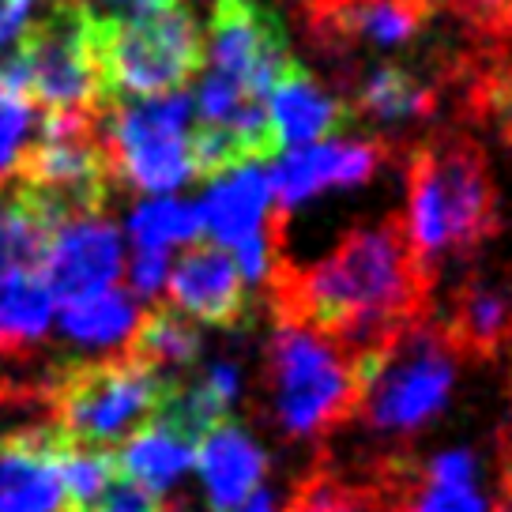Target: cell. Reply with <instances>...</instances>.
I'll use <instances>...</instances> for the list:
<instances>
[{
  "label": "cell",
  "instance_id": "5bb4252c",
  "mask_svg": "<svg viewBox=\"0 0 512 512\" xmlns=\"http://www.w3.org/2000/svg\"><path fill=\"white\" fill-rule=\"evenodd\" d=\"M166 283H170L177 313H185V317L215 324V328H234L245 320L249 287L241 279L234 256L215 241H192L189 249L177 256Z\"/></svg>",
  "mask_w": 512,
  "mask_h": 512
},
{
  "label": "cell",
  "instance_id": "44dd1931",
  "mask_svg": "<svg viewBox=\"0 0 512 512\" xmlns=\"http://www.w3.org/2000/svg\"><path fill=\"white\" fill-rule=\"evenodd\" d=\"M53 320V294L38 272H16L0 279V347L8 358H23L31 343L46 336Z\"/></svg>",
  "mask_w": 512,
  "mask_h": 512
},
{
  "label": "cell",
  "instance_id": "6da1fadb",
  "mask_svg": "<svg viewBox=\"0 0 512 512\" xmlns=\"http://www.w3.org/2000/svg\"><path fill=\"white\" fill-rule=\"evenodd\" d=\"M422 275L400 219L358 226L328 256L283 279V317L302 320L351 354L392 339L415 317Z\"/></svg>",
  "mask_w": 512,
  "mask_h": 512
},
{
  "label": "cell",
  "instance_id": "1f68e13d",
  "mask_svg": "<svg viewBox=\"0 0 512 512\" xmlns=\"http://www.w3.org/2000/svg\"><path fill=\"white\" fill-rule=\"evenodd\" d=\"M490 106H494V113L501 117V125L512 132V68L494 83V91H490Z\"/></svg>",
  "mask_w": 512,
  "mask_h": 512
},
{
  "label": "cell",
  "instance_id": "7c38bea8",
  "mask_svg": "<svg viewBox=\"0 0 512 512\" xmlns=\"http://www.w3.org/2000/svg\"><path fill=\"white\" fill-rule=\"evenodd\" d=\"M38 275L49 294H61L64 302L110 290L121 275V230L102 215L61 223L49 234Z\"/></svg>",
  "mask_w": 512,
  "mask_h": 512
},
{
  "label": "cell",
  "instance_id": "7402d4cb",
  "mask_svg": "<svg viewBox=\"0 0 512 512\" xmlns=\"http://www.w3.org/2000/svg\"><path fill=\"white\" fill-rule=\"evenodd\" d=\"M512 336V290L497 283H471L456 302L448 343L471 354L501 351Z\"/></svg>",
  "mask_w": 512,
  "mask_h": 512
},
{
  "label": "cell",
  "instance_id": "7a4b0ae2",
  "mask_svg": "<svg viewBox=\"0 0 512 512\" xmlns=\"http://www.w3.org/2000/svg\"><path fill=\"white\" fill-rule=\"evenodd\" d=\"M494 230V185L486 159L467 140H437L422 147L411 162L407 189V249L415 272L441 268L464 256Z\"/></svg>",
  "mask_w": 512,
  "mask_h": 512
},
{
  "label": "cell",
  "instance_id": "9a60e30c",
  "mask_svg": "<svg viewBox=\"0 0 512 512\" xmlns=\"http://www.w3.org/2000/svg\"><path fill=\"white\" fill-rule=\"evenodd\" d=\"M264 113L272 125L275 151L324 144L339 136L354 117L351 106L328 95L298 61H290L287 72L272 83V91L264 98Z\"/></svg>",
  "mask_w": 512,
  "mask_h": 512
},
{
  "label": "cell",
  "instance_id": "ac0fdd59",
  "mask_svg": "<svg viewBox=\"0 0 512 512\" xmlns=\"http://www.w3.org/2000/svg\"><path fill=\"white\" fill-rule=\"evenodd\" d=\"M117 448H121V452H113L117 475L140 482L155 494L174 486L196 460V441H189L185 433H177L174 426H166L159 418H151Z\"/></svg>",
  "mask_w": 512,
  "mask_h": 512
},
{
  "label": "cell",
  "instance_id": "cb8c5ba5",
  "mask_svg": "<svg viewBox=\"0 0 512 512\" xmlns=\"http://www.w3.org/2000/svg\"><path fill=\"white\" fill-rule=\"evenodd\" d=\"M140 309L125 290H102L91 298H72L61 305V332L83 347H113L128 343Z\"/></svg>",
  "mask_w": 512,
  "mask_h": 512
},
{
  "label": "cell",
  "instance_id": "2e32d148",
  "mask_svg": "<svg viewBox=\"0 0 512 512\" xmlns=\"http://www.w3.org/2000/svg\"><path fill=\"white\" fill-rule=\"evenodd\" d=\"M196 467H200V479H204L208 509L238 512L249 497L264 490L268 456L245 426H238L234 418H223L196 445Z\"/></svg>",
  "mask_w": 512,
  "mask_h": 512
},
{
  "label": "cell",
  "instance_id": "277c9868",
  "mask_svg": "<svg viewBox=\"0 0 512 512\" xmlns=\"http://www.w3.org/2000/svg\"><path fill=\"white\" fill-rule=\"evenodd\" d=\"M170 384L174 377H159L125 354L80 358L42 388L46 422L72 445L110 452L155 418Z\"/></svg>",
  "mask_w": 512,
  "mask_h": 512
},
{
  "label": "cell",
  "instance_id": "52a82bcc",
  "mask_svg": "<svg viewBox=\"0 0 512 512\" xmlns=\"http://www.w3.org/2000/svg\"><path fill=\"white\" fill-rule=\"evenodd\" d=\"M189 132V91L102 102V147L110 174L140 192H174L192 181Z\"/></svg>",
  "mask_w": 512,
  "mask_h": 512
},
{
  "label": "cell",
  "instance_id": "f1b7e54d",
  "mask_svg": "<svg viewBox=\"0 0 512 512\" xmlns=\"http://www.w3.org/2000/svg\"><path fill=\"white\" fill-rule=\"evenodd\" d=\"M166 275H170V256L166 249H136L132 264H128V287L140 298H159V290L166 287Z\"/></svg>",
  "mask_w": 512,
  "mask_h": 512
},
{
  "label": "cell",
  "instance_id": "ba28073f",
  "mask_svg": "<svg viewBox=\"0 0 512 512\" xmlns=\"http://www.w3.org/2000/svg\"><path fill=\"white\" fill-rule=\"evenodd\" d=\"M8 57L16 61L23 95L42 102L49 113L102 106L95 61L87 49V8L80 0L61 4L46 19L23 27L16 53Z\"/></svg>",
  "mask_w": 512,
  "mask_h": 512
},
{
  "label": "cell",
  "instance_id": "603a6c76",
  "mask_svg": "<svg viewBox=\"0 0 512 512\" xmlns=\"http://www.w3.org/2000/svg\"><path fill=\"white\" fill-rule=\"evenodd\" d=\"M430 106L433 91L422 76L403 64H381L362 80L351 110L366 113L369 121H381V125H403V121L426 117Z\"/></svg>",
  "mask_w": 512,
  "mask_h": 512
},
{
  "label": "cell",
  "instance_id": "e575fe53",
  "mask_svg": "<svg viewBox=\"0 0 512 512\" xmlns=\"http://www.w3.org/2000/svg\"><path fill=\"white\" fill-rule=\"evenodd\" d=\"M509 479H512V441H509Z\"/></svg>",
  "mask_w": 512,
  "mask_h": 512
},
{
  "label": "cell",
  "instance_id": "f546056e",
  "mask_svg": "<svg viewBox=\"0 0 512 512\" xmlns=\"http://www.w3.org/2000/svg\"><path fill=\"white\" fill-rule=\"evenodd\" d=\"M456 12H464L467 19H475L482 27H497L509 31L512 23V0H448Z\"/></svg>",
  "mask_w": 512,
  "mask_h": 512
},
{
  "label": "cell",
  "instance_id": "4316f807",
  "mask_svg": "<svg viewBox=\"0 0 512 512\" xmlns=\"http://www.w3.org/2000/svg\"><path fill=\"white\" fill-rule=\"evenodd\" d=\"M31 132H34V106L31 98L0 83V189L16 177L19 162L31 147Z\"/></svg>",
  "mask_w": 512,
  "mask_h": 512
},
{
  "label": "cell",
  "instance_id": "4dcf8cb0",
  "mask_svg": "<svg viewBox=\"0 0 512 512\" xmlns=\"http://www.w3.org/2000/svg\"><path fill=\"white\" fill-rule=\"evenodd\" d=\"M31 8L34 0H0V49L23 34L27 19H31Z\"/></svg>",
  "mask_w": 512,
  "mask_h": 512
},
{
  "label": "cell",
  "instance_id": "9c48e42d",
  "mask_svg": "<svg viewBox=\"0 0 512 512\" xmlns=\"http://www.w3.org/2000/svg\"><path fill=\"white\" fill-rule=\"evenodd\" d=\"M211 76L234 83L245 95L268 98L272 83L294 61L283 23L264 0H215L208 34Z\"/></svg>",
  "mask_w": 512,
  "mask_h": 512
},
{
  "label": "cell",
  "instance_id": "4fadbf2b",
  "mask_svg": "<svg viewBox=\"0 0 512 512\" xmlns=\"http://www.w3.org/2000/svg\"><path fill=\"white\" fill-rule=\"evenodd\" d=\"M64 445L49 422L0 437V512H64Z\"/></svg>",
  "mask_w": 512,
  "mask_h": 512
},
{
  "label": "cell",
  "instance_id": "ffe728a7",
  "mask_svg": "<svg viewBox=\"0 0 512 512\" xmlns=\"http://www.w3.org/2000/svg\"><path fill=\"white\" fill-rule=\"evenodd\" d=\"M403 512H497L494 501L479 490V456L471 448L437 452L418 490Z\"/></svg>",
  "mask_w": 512,
  "mask_h": 512
},
{
  "label": "cell",
  "instance_id": "e0dca14e",
  "mask_svg": "<svg viewBox=\"0 0 512 512\" xmlns=\"http://www.w3.org/2000/svg\"><path fill=\"white\" fill-rule=\"evenodd\" d=\"M196 211H200V230H208L215 245H223V249H234L241 241L272 230L268 174L256 166H241V170L215 177Z\"/></svg>",
  "mask_w": 512,
  "mask_h": 512
},
{
  "label": "cell",
  "instance_id": "d4e9b609",
  "mask_svg": "<svg viewBox=\"0 0 512 512\" xmlns=\"http://www.w3.org/2000/svg\"><path fill=\"white\" fill-rule=\"evenodd\" d=\"M53 226L19 189L0 192V279L16 272H38Z\"/></svg>",
  "mask_w": 512,
  "mask_h": 512
},
{
  "label": "cell",
  "instance_id": "d590c367",
  "mask_svg": "<svg viewBox=\"0 0 512 512\" xmlns=\"http://www.w3.org/2000/svg\"><path fill=\"white\" fill-rule=\"evenodd\" d=\"M4 358H8V351H4V347H0V362H4Z\"/></svg>",
  "mask_w": 512,
  "mask_h": 512
},
{
  "label": "cell",
  "instance_id": "d6a6232c",
  "mask_svg": "<svg viewBox=\"0 0 512 512\" xmlns=\"http://www.w3.org/2000/svg\"><path fill=\"white\" fill-rule=\"evenodd\" d=\"M238 512H275V497L268 494V490H260V494L249 497V501H245Z\"/></svg>",
  "mask_w": 512,
  "mask_h": 512
},
{
  "label": "cell",
  "instance_id": "8fae6325",
  "mask_svg": "<svg viewBox=\"0 0 512 512\" xmlns=\"http://www.w3.org/2000/svg\"><path fill=\"white\" fill-rule=\"evenodd\" d=\"M433 12V0H305L302 16L324 49H400Z\"/></svg>",
  "mask_w": 512,
  "mask_h": 512
},
{
  "label": "cell",
  "instance_id": "d6986e66",
  "mask_svg": "<svg viewBox=\"0 0 512 512\" xmlns=\"http://www.w3.org/2000/svg\"><path fill=\"white\" fill-rule=\"evenodd\" d=\"M200 347H204L200 328L185 313L159 305L147 317L136 320V328L125 343V358L159 373V377H170V369H189L200 358Z\"/></svg>",
  "mask_w": 512,
  "mask_h": 512
},
{
  "label": "cell",
  "instance_id": "83f0119b",
  "mask_svg": "<svg viewBox=\"0 0 512 512\" xmlns=\"http://www.w3.org/2000/svg\"><path fill=\"white\" fill-rule=\"evenodd\" d=\"M162 505H166V501H162L155 490H147L140 482L117 475V479L102 490V497L91 505V512H162Z\"/></svg>",
  "mask_w": 512,
  "mask_h": 512
},
{
  "label": "cell",
  "instance_id": "5b68a950",
  "mask_svg": "<svg viewBox=\"0 0 512 512\" xmlns=\"http://www.w3.org/2000/svg\"><path fill=\"white\" fill-rule=\"evenodd\" d=\"M456 347L430 324H407L358 358V411L381 433H415L445 411Z\"/></svg>",
  "mask_w": 512,
  "mask_h": 512
},
{
  "label": "cell",
  "instance_id": "3957f363",
  "mask_svg": "<svg viewBox=\"0 0 512 512\" xmlns=\"http://www.w3.org/2000/svg\"><path fill=\"white\" fill-rule=\"evenodd\" d=\"M87 49L102 102L181 91L204 64V38L189 8L162 4L128 16L87 12Z\"/></svg>",
  "mask_w": 512,
  "mask_h": 512
},
{
  "label": "cell",
  "instance_id": "836d02e7",
  "mask_svg": "<svg viewBox=\"0 0 512 512\" xmlns=\"http://www.w3.org/2000/svg\"><path fill=\"white\" fill-rule=\"evenodd\" d=\"M162 4H177V0H147V8H162Z\"/></svg>",
  "mask_w": 512,
  "mask_h": 512
},
{
  "label": "cell",
  "instance_id": "30bf717a",
  "mask_svg": "<svg viewBox=\"0 0 512 512\" xmlns=\"http://www.w3.org/2000/svg\"><path fill=\"white\" fill-rule=\"evenodd\" d=\"M381 162L384 147L377 140H343V136H332V140L313 147L283 151L268 174L272 208L279 215H290L324 192L366 185L369 177L381 170Z\"/></svg>",
  "mask_w": 512,
  "mask_h": 512
},
{
  "label": "cell",
  "instance_id": "8992f818",
  "mask_svg": "<svg viewBox=\"0 0 512 512\" xmlns=\"http://www.w3.org/2000/svg\"><path fill=\"white\" fill-rule=\"evenodd\" d=\"M358 358L302 320H279L268 347L275 418L290 437H317L358 403Z\"/></svg>",
  "mask_w": 512,
  "mask_h": 512
},
{
  "label": "cell",
  "instance_id": "484cf974",
  "mask_svg": "<svg viewBox=\"0 0 512 512\" xmlns=\"http://www.w3.org/2000/svg\"><path fill=\"white\" fill-rule=\"evenodd\" d=\"M128 234L136 241V249H170V245H185V241L200 238V211L196 204L185 200H147L132 211L128 219Z\"/></svg>",
  "mask_w": 512,
  "mask_h": 512
}]
</instances>
